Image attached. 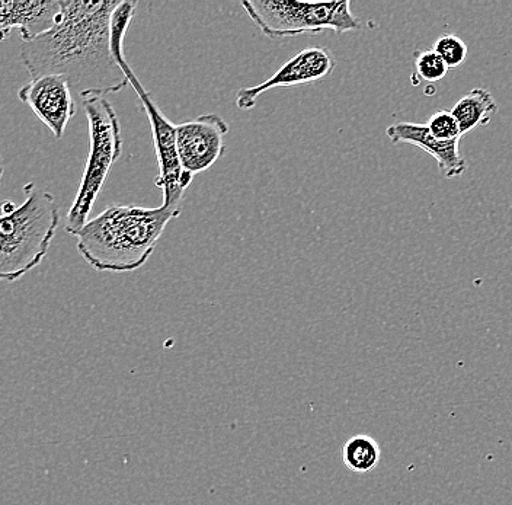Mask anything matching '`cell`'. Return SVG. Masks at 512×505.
<instances>
[{"label": "cell", "mask_w": 512, "mask_h": 505, "mask_svg": "<svg viewBox=\"0 0 512 505\" xmlns=\"http://www.w3.org/2000/svg\"><path fill=\"white\" fill-rule=\"evenodd\" d=\"M18 98L46 124L54 139L60 140L67 124L75 117L76 102L66 78L59 75L41 76L22 86Z\"/></svg>", "instance_id": "obj_9"}, {"label": "cell", "mask_w": 512, "mask_h": 505, "mask_svg": "<svg viewBox=\"0 0 512 505\" xmlns=\"http://www.w3.org/2000/svg\"><path fill=\"white\" fill-rule=\"evenodd\" d=\"M415 69L419 78L425 82L437 83L443 81L448 73V67L434 50H422L415 53Z\"/></svg>", "instance_id": "obj_15"}, {"label": "cell", "mask_w": 512, "mask_h": 505, "mask_svg": "<svg viewBox=\"0 0 512 505\" xmlns=\"http://www.w3.org/2000/svg\"><path fill=\"white\" fill-rule=\"evenodd\" d=\"M432 50L443 59L448 69H456V67L462 66L466 62L467 53H469L466 43L456 34L440 35Z\"/></svg>", "instance_id": "obj_14"}, {"label": "cell", "mask_w": 512, "mask_h": 505, "mask_svg": "<svg viewBox=\"0 0 512 505\" xmlns=\"http://www.w3.org/2000/svg\"><path fill=\"white\" fill-rule=\"evenodd\" d=\"M229 124L220 115L206 114L176 126V149L182 169L191 177L207 171L222 158Z\"/></svg>", "instance_id": "obj_7"}, {"label": "cell", "mask_w": 512, "mask_h": 505, "mask_svg": "<svg viewBox=\"0 0 512 505\" xmlns=\"http://www.w3.org/2000/svg\"><path fill=\"white\" fill-rule=\"evenodd\" d=\"M425 126L430 130L431 136L441 142H453L462 139L459 123L451 111L440 110L428 117Z\"/></svg>", "instance_id": "obj_16"}, {"label": "cell", "mask_w": 512, "mask_h": 505, "mask_svg": "<svg viewBox=\"0 0 512 505\" xmlns=\"http://www.w3.org/2000/svg\"><path fill=\"white\" fill-rule=\"evenodd\" d=\"M136 9L137 2H124V0L115 9L114 17H112V53H114L118 66L126 75L128 85L133 86L137 97L142 102L150 123L159 169L155 184L163 193L162 206L175 210V212H181L182 200H184L185 193L190 188L194 177L187 174L179 162L178 149H176V126L162 113L159 105L156 104L150 92L146 91L124 56V37H126L131 21L136 17Z\"/></svg>", "instance_id": "obj_4"}, {"label": "cell", "mask_w": 512, "mask_h": 505, "mask_svg": "<svg viewBox=\"0 0 512 505\" xmlns=\"http://www.w3.org/2000/svg\"><path fill=\"white\" fill-rule=\"evenodd\" d=\"M24 201L0 203V281L14 283L46 258L60 225L56 197L34 182L22 188Z\"/></svg>", "instance_id": "obj_3"}, {"label": "cell", "mask_w": 512, "mask_h": 505, "mask_svg": "<svg viewBox=\"0 0 512 505\" xmlns=\"http://www.w3.org/2000/svg\"><path fill=\"white\" fill-rule=\"evenodd\" d=\"M123 0H62L57 24L22 43L31 79L59 75L80 99L117 94L128 85L112 53V17Z\"/></svg>", "instance_id": "obj_1"}, {"label": "cell", "mask_w": 512, "mask_h": 505, "mask_svg": "<svg viewBox=\"0 0 512 505\" xmlns=\"http://www.w3.org/2000/svg\"><path fill=\"white\" fill-rule=\"evenodd\" d=\"M62 15V0H0V41L18 30L22 41L46 34Z\"/></svg>", "instance_id": "obj_10"}, {"label": "cell", "mask_w": 512, "mask_h": 505, "mask_svg": "<svg viewBox=\"0 0 512 505\" xmlns=\"http://www.w3.org/2000/svg\"><path fill=\"white\" fill-rule=\"evenodd\" d=\"M386 136L389 137L393 145L408 143V145L418 146L419 149L427 152L437 161L441 175L447 180L462 177L467 169V163L460 153V140L441 142V140L434 139L425 124L400 121V123L387 127Z\"/></svg>", "instance_id": "obj_11"}, {"label": "cell", "mask_w": 512, "mask_h": 505, "mask_svg": "<svg viewBox=\"0 0 512 505\" xmlns=\"http://www.w3.org/2000/svg\"><path fill=\"white\" fill-rule=\"evenodd\" d=\"M181 212L112 204L80 229L78 251L99 273H131L155 252L166 226Z\"/></svg>", "instance_id": "obj_2"}, {"label": "cell", "mask_w": 512, "mask_h": 505, "mask_svg": "<svg viewBox=\"0 0 512 505\" xmlns=\"http://www.w3.org/2000/svg\"><path fill=\"white\" fill-rule=\"evenodd\" d=\"M3 171H5V168H3L2 156H0V181H2L3 178Z\"/></svg>", "instance_id": "obj_17"}, {"label": "cell", "mask_w": 512, "mask_h": 505, "mask_svg": "<svg viewBox=\"0 0 512 505\" xmlns=\"http://www.w3.org/2000/svg\"><path fill=\"white\" fill-rule=\"evenodd\" d=\"M89 124V153L75 201L66 216V230L76 236L89 222V214L104 188L114 163L123 153L120 118L107 97L94 95L82 99Z\"/></svg>", "instance_id": "obj_5"}, {"label": "cell", "mask_w": 512, "mask_h": 505, "mask_svg": "<svg viewBox=\"0 0 512 505\" xmlns=\"http://www.w3.org/2000/svg\"><path fill=\"white\" fill-rule=\"evenodd\" d=\"M335 69V60L328 50L322 47H306L291 57L274 75L259 85L239 89L236 94V105L239 110L251 111L256 101L265 92L275 88L309 85L328 78Z\"/></svg>", "instance_id": "obj_8"}, {"label": "cell", "mask_w": 512, "mask_h": 505, "mask_svg": "<svg viewBox=\"0 0 512 505\" xmlns=\"http://www.w3.org/2000/svg\"><path fill=\"white\" fill-rule=\"evenodd\" d=\"M382 459L379 443L367 434L351 437L342 447V462L355 473L374 471Z\"/></svg>", "instance_id": "obj_13"}, {"label": "cell", "mask_w": 512, "mask_h": 505, "mask_svg": "<svg viewBox=\"0 0 512 505\" xmlns=\"http://www.w3.org/2000/svg\"><path fill=\"white\" fill-rule=\"evenodd\" d=\"M498 111L494 95L483 88L472 89L469 94L454 104L451 114L459 123L462 134L486 126L491 121L492 114Z\"/></svg>", "instance_id": "obj_12"}, {"label": "cell", "mask_w": 512, "mask_h": 505, "mask_svg": "<svg viewBox=\"0 0 512 505\" xmlns=\"http://www.w3.org/2000/svg\"><path fill=\"white\" fill-rule=\"evenodd\" d=\"M242 8L265 37H299L325 30L336 34L363 28L354 17L351 2H293V0H243Z\"/></svg>", "instance_id": "obj_6"}]
</instances>
